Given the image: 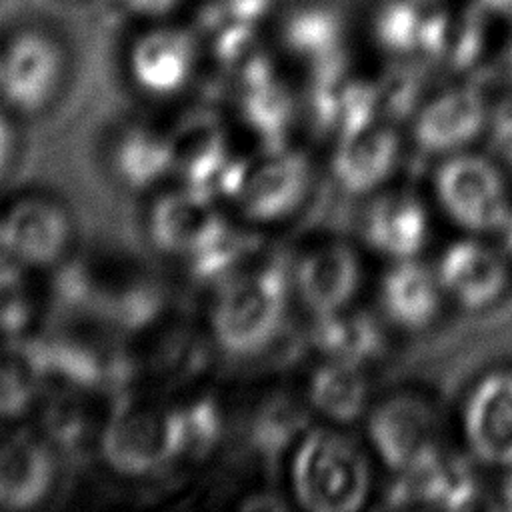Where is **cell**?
<instances>
[{
	"instance_id": "24",
	"label": "cell",
	"mask_w": 512,
	"mask_h": 512,
	"mask_svg": "<svg viewBox=\"0 0 512 512\" xmlns=\"http://www.w3.org/2000/svg\"><path fill=\"white\" fill-rule=\"evenodd\" d=\"M46 384L48 362L38 330L0 336V420H28Z\"/></svg>"
},
{
	"instance_id": "13",
	"label": "cell",
	"mask_w": 512,
	"mask_h": 512,
	"mask_svg": "<svg viewBox=\"0 0 512 512\" xmlns=\"http://www.w3.org/2000/svg\"><path fill=\"white\" fill-rule=\"evenodd\" d=\"M466 454L484 468H512V366L482 372L466 390L458 412Z\"/></svg>"
},
{
	"instance_id": "22",
	"label": "cell",
	"mask_w": 512,
	"mask_h": 512,
	"mask_svg": "<svg viewBox=\"0 0 512 512\" xmlns=\"http://www.w3.org/2000/svg\"><path fill=\"white\" fill-rule=\"evenodd\" d=\"M364 242L398 262L418 258L430 240L428 206L412 192H376L362 218Z\"/></svg>"
},
{
	"instance_id": "17",
	"label": "cell",
	"mask_w": 512,
	"mask_h": 512,
	"mask_svg": "<svg viewBox=\"0 0 512 512\" xmlns=\"http://www.w3.org/2000/svg\"><path fill=\"white\" fill-rule=\"evenodd\" d=\"M114 392L48 380L32 422L60 456H96L98 436Z\"/></svg>"
},
{
	"instance_id": "23",
	"label": "cell",
	"mask_w": 512,
	"mask_h": 512,
	"mask_svg": "<svg viewBox=\"0 0 512 512\" xmlns=\"http://www.w3.org/2000/svg\"><path fill=\"white\" fill-rule=\"evenodd\" d=\"M378 300L384 318L404 332L432 328L446 304V294L432 266L418 258L392 262L380 278Z\"/></svg>"
},
{
	"instance_id": "1",
	"label": "cell",
	"mask_w": 512,
	"mask_h": 512,
	"mask_svg": "<svg viewBox=\"0 0 512 512\" xmlns=\"http://www.w3.org/2000/svg\"><path fill=\"white\" fill-rule=\"evenodd\" d=\"M50 308L96 320L128 336L170 306L162 280L136 256L122 252L72 254L46 274Z\"/></svg>"
},
{
	"instance_id": "18",
	"label": "cell",
	"mask_w": 512,
	"mask_h": 512,
	"mask_svg": "<svg viewBox=\"0 0 512 512\" xmlns=\"http://www.w3.org/2000/svg\"><path fill=\"white\" fill-rule=\"evenodd\" d=\"M102 156L110 176L130 192L150 194L172 178L168 126L146 118H126L112 126Z\"/></svg>"
},
{
	"instance_id": "7",
	"label": "cell",
	"mask_w": 512,
	"mask_h": 512,
	"mask_svg": "<svg viewBox=\"0 0 512 512\" xmlns=\"http://www.w3.org/2000/svg\"><path fill=\"white\" fill-rule=\"evenodd\" d=\"M76 244V218L70 206L42 188L20 190L0 204V250L24 266L50 274Z\"/></svg>"
},
{
	"instance_id": "10",
	"label": "cell",
	"mask_w": 512,
	"mask_h": 512,
	"mask_svg": "<svg viewBox=\"0 0 512 512\" xmlns=\"http://www.w3.org/2000/svg\"><path fill=\"white\" fill-rule=\"evenodd\" d=\"M362 422L374 460L394 474L406 472L442 448L438 410L414 390L372 402Z\"/></svg>"
},
{
	"instance_id": "29",
	"label": "cell",
	"mask_w": 512,
	"mask_h": 512,
	"mask_svg": "<svg viewBox=\"0 0 512 512\" xmlns=\"http://www.w3.org/2000/svg\"><path fill=\"white\" fill-rule=\"evenodd\" d=\"M252 254V236L244 228L226 220L222 228L198 252L184 260V266L192 278L216 286L218 282L248 268L252 264Z\"/></svg>"
},
{
	"instance_id": "9",
	"label": "cell",
	"mask_w": 512,
	"mask_h": 512,
	"mask_svg": "<svg viewBox=\"0 0 512 512\" xmlns=\"http://www.w3.org/2000/svg\"><path fill=\"white\" fill-rule=\"evenodd\" d=\"M312 190L310 160L286 144L244 156L228 198L252 224H276L294 216Z\"/></svg>"
},
{
	"instance_id": "31",
	"label": "cell",
	"mask_w": 512,
	"mask_h": 512,
	"mask_svg": "<svg viewBox=\"0 0 512 512\" xmlns=\"http://www.w3.org/2000/svg\"><path fill=\"white\" fill-rule=\"evenodd\" d=\"M122 8L146 22L170 20L184 0H118Z\"/></svg>"
},
{
	"instance_id": "27",
	"label": "cell",
	"mask_w": 512,
	"mask_h": 512,
	"mask_svg": "<svg viewBox=\"0 0 512 512\" xmlns=\"http://www.w3.org/2000/svg\"><path fill=\"white\" fill-rule=\"evenodd\" d=\"M40 272L0 250V336L36 332L48 312Z\"/></svg>"
},
{
	"instance_id": "36",
	"label": "cell",
	"mask_w": 512,
	"mask_h": 512,
	"mask_svg": "<svg viewBox=\"0 0 512 512\" xmlns=\"http://www.w3.org/2000/svg\"><path fill=\"white\" fill-rule=\"evenodd\" d=\"M0 204H2V202H0Z\"/></svg>"
},
{
	"instance_id": "26",
	"label": "cell",
	"mask_w": 512,
	"mask_h": 512,
	"mask_svg": "<svg viewBox=\"0 0 512 512\" xmlns=\"http://www.w3.org/2000/svg\"><path fill=\"white\" fill-rule=\"evenodd\" d=\"M310 342L322 358L366 366L384 352V330L366 310H344L316 316Z\"/></svg>"
},
{
	"instance_id": "25",
	"label": "cell",
	"mask_w": 512,
	"mask_h": 512,
	"mask_svg": "<svg viewBox=\"0 0 512 512\" xmlns=\"http://www.w3.org/2000/svg\"><path fill=\"white\" fill-rule=\"evenodd\" d=\"M364 368L366 366L322 358L306 380L304 400L308 412L318 416L324 424L342 428L362 422L372 406Z\"/></svg>"
},
{
	"instance_id": "2",
	"label": "cell",
	"mask_w": 512,
	"mask_h": 512,
	"mask_svg": "<svg viewBox=\"0 0 512 512\" xmlns=\"http://www.w3.org/2000/svg\"><path fill=\"white\" fill-rule=\"evenodd\" d=\"M96 458L116 476L140 480L182 462L180 414L172 394L126 386L114 392Z\"/></svg>"
},
{
	"instance_id": "30",
	"label": "cell",
	"mask_w": 512,
	"mask_h": 512,
	"mask_svg": "<svg viewBox=\"0 0 512 512\" xmlns=\"http://www.w3.org/2000/svg\"><path fill=\"white\" fill-rule=\"evenodd\" d=\"M246 128L262 138L264 146L284 144L292 122L294 110L282 94L270 90L250 92L242 102Z\"/></svg>"
},
{
	"instance_id": "11",
	"label": "cell",
	"mask_w": 512,
	"mask_h": 512,
	"mask_svg": "<svg viewBox=\"0 0 512 512\" xmlns=\"http://www.w3.org/2000/svg\"><path fill=\"white\" fill-rule=\"evenodd\" d=\"M218 198L186 182H166L148 194L144 208L146 242L162 256L186 260L226 222Z\"/></svg>"
},
{
	"instance_id": "8",
	"label": "cell",
	"mask_w": 512,
	"mask_h": 512,
	"mask_svg": "<svg viewBox=\"0 0 512 512\" xmlns=\"http://www.w3.org/2000/svg\"><path fill=\"white\" fill-rule=\"evenodd\" d=\"M62 42L40 28H22L0 46V104L18 116L48 110L66 84Z\"/></svg>"
},
{
	"instance_id": "12",
	"label": "cell",
	"mask_w": 512,
	"mask_h": 512,
	"mask_svg": "<svg viewBox=\"0 0 512 512\" xmlns=\"http://www.w3.org/2000/svg\"><path fill=\"white\" fill-rule=\"evenodd\" d=\"M292 294L316 318L348 306L364 282V264L356 246L340 236L310 240L290 268Z\"/></svg>"
},
{
	"instance_id": "4",
	"label": "cell",
	"mask_w": 512,
	"mask_h": 512,
	"mask_svg": "<svg viewBox=\"0 0 512 512\" xmlns=\"http://www.w3.org/2000/svg\"><path fill=\"white\" fill-rule=\"evenodd\" d=\"M212 288L204 328L214 348L248 356L276 338L292 296L286 264L274 260L250 264Z\"/></svg>"
},
{
	"instance_id": "15",
	"label": "cell",
	"mask_w": 512,
	"mask_h": 512,
	"mask_svg": "<svg viewBox=\"0 0 512 512\" xmlns=\"http://www.w3.org/2000/svg\"><path fill=\"white\" fill-rule=\"evenodd\" d=\"M198 46L194 36L170 20L148 22L126 48V74L148 98H172L196 76Z\"/></svg>"
},
{
	"instance_id": "6",
	"label": "cell",
	"mask_w": 512,
	"mask_h": 512,
	"mask_svg": "<svg viewBox=\"0 0 512 512\" xmlns=\"http://www.w3.org/2000/svg\"><path fill=\"white\" fill-rule=\"evenodd\" d=\"M432 192L442 214L466 234H498L512 212L506 174L490 156L474 150L442 156Z\"/></svg>"
},
{
	"instance_id": "21",
	"label": "cell",
	"mask_w": 512,
	"mask_h": 512,
	"mask_svg": "<svg viewBox=\"0 0 512 512\" xmlns=\"http://www.w3.org/2000/svg\"><path fill=\"white\" fill-rule=\"evenodd\" d=\"M402 140L394 126L372 122L336 140L330 170L348 194H376L400 164Z\"/></svg>"
},
{
	"instance_id": "3",
	"label": "cell",
	"mask_w": 512,
	"mask_h": 512,
	"mask_svg": "<svg viewBox=\"0 0 512 512\" xmlns=\"http://www.w3.org/2000/svg\"><path fill=\"white\" fill-rule=\"evenodd\" d=\"M372 452L346 428L306 426L288 448V490L308 512H356L372 494Z\"/></svg>"
},
{
	"instance_id": "5",
	"label": "cell",
	"mask_w": 512,
	"mask_h": 512,
	"mask_svg": "<svg viewBox=\"0 0 512 512\" xmlns=\"http://www.w3.org/2000/svg\"><path fill=\"white\" fill-rule=\"evenodd\" d=\"M214 348L204 324L168 306L156 318L124 336L130 386L176 394L196 386Z\"/></svg>"
},
{
	"instance_id": "14",
	"label": "cell",
	"mask_w": 512,
	"mask_h": 512,
	"mask_svg": "<svg viewBox=\"0 0 512 512\" xmlns=\"http://www.w3.org/2000/svg\"><path fill=\"white\" fill-rule=\"evenodd\" d=\"M434 270L446 300L466 312L494 308L512 284V262L506 252L474 234L450 242Z\"/></svg>"
},
{
	"instance_id": "33",
	"label": "cell",
	"mask_w": 512,
	"mask_h": 512,
	"mask_svg": "<svg viewBox=\"0 0 512 512\" xmlns=\"http://www.w3.org/2000/svg\"><path fill=\"white\" fill-rule=\"evenodd\" d=\"M10 114L12 112L0 104V174L6 172V168L12 164L18 146L16 128Z\"/></svg>"
},
{
	"instance_id": "28",
	"label": "cell",
	"mask_w": 512,
	"mask_h": 512,
	"mask_svg": "<svg viewBox=\"0 0 512 512\" xmlns=\"http://www.w3.org/2000/svg\"><path fill=\"white\" fill-rule=\"evenodd\" d=\"M180 414L182 462L206 458L220 442L224 414L214 394L200 390L198 384L172 394Z\"/></svg>"
},
{
	"instance_id": "35",
	"label": "cell",
	"mask_w": 512,
	"mask_h": 512,
	"mask_svg": "<svg viewBox=\"0 0 512 512\" xmlns=\"http://www.w3.org/2000/svg\"><path fill=\"white\" fill-rule=\"evenodd\" d=\"M498 236H500V248L506 252V256L512 262V212H510L508 220L504 222L502 230L498 232Z\"/></svg>"
},
{
	"instance_id": "34",
	"label": "cell",
	"mask_w": 512,
	"mask_h": 512,
	"mask_svg": "<svg viewBox=\"0 0 512 512\" xmlns=\"http://www.w3.org/2000/svg\"><path fill=\"white\" fill-rule=\"evenodd\" d=\"M498 496H500V506L504 510H512V468L506 470V476H504V480L500 484Z\"/></svg>"
},
{
	"instance_id": "32",
	"label": "cell",
	"mask_w": 512,
	"mask_h": 512,
	"mask_svg": "<svg viewBox=\"0 0 512 512\" xmlns=\"http://www.w3.org/2000/svg\"><path fill=\"white\" fill-rule=\"evenodd\" d=\"M490 136L506 146H512V96L500 100L488 108V128Z\"/></svg>"
},
{
	"instance_id": "16",
	"label": "cell",
	"mask_w": 512,
	"mask_h": 512,
	"mask_svg": "<svg viewBox=\"0 0 512 512\" xmlns=\"http://www.w3.org/2000/svg\"><path fill=\"white\" fill-rule=\"evenodd\" d=\"M60 452L32 420L10 422L0 434V508L32 510L54 492Z\"/></svg>"
},
{
	"instance_id": "20",
	"label": "cell",
	"mask_w": 512,
	"mask_h": 512,
	"mask_svg": "<svg viewBox=\"0 0 512 512\" xmlns=\"http://www.w3.org/2000/svg\"><path fill=\"white\" fill-rule=\"evenodd\" d=\"M488 128L484 98L468 88L448 90L428 100L414 112L412 140L432 156H448L470 146Z\"/></svg>"
},
{
	"instance_id": "19",
	"label": "cell",
	"mask_w": 512,
	"mask_h": 512,
	"mask_svg": "<svg viewBox=\"0 0 512 512\" xmlns=\"http://www.w3.org/2000/svg\"><path fill=\"white\" fill-rule=\"evenodd\" d=\"M472 462L468 454L464 458L440 448L420 464L396 474L386 504L396 508H472L478 500Z\"/></svg>"
}]
</instances>
